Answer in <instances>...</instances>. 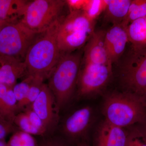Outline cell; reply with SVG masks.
Masks as SVG:
<instances>
[{
	"label": "cell",
	"instance_id": "obj_1",
	"mask_svg": "<svg viewBox=\"0 0 146 146\" xmlns=\"http://www.w3.org/2000/svg\"><path fill=\"white\" fill-rule=\"evenodd\" d=\"M63 17L46 30L36 35L24 61L27 74L48 78L57 64L62 54L58 44L57 35Z\"/></svg>",
	"mask_w": 146,
	"mask_h": 146
},
{
	"label": "cell",
	"instance_id": "obj_2",
	"mask_svg": "<svg viewBox=\"0 0 146 146\" xmlns=\"http://www.w3.org/2000/svg\"><path fill=\"white\" fill-rule=\"evenodd\" d=\"M105 120L124 128L146 121V101L137 94L125 91L114 92L106 97L102 107Z\"/></svg>",
	"mask_w": 146,
	"mask_h": 146
},
{
	"label": "cell",
	"instance_id": "obj_3",
	"mask_svg": "<svg viewBox=\"0 0 146 146\" xmlns=\"http://www.w3.org/2000/svg\"><path fill=\"white\" fill-rule=\"evenodd\" d=\"M81 63L80 52L62 54L48 77V85L53 94L59 112L74 96Z\"/></svg>",
	"mask_w": 146,
	"mask_h": 146
},
{
	"label": "cell",
	"instance_id": "obj_4",
	"mask_svg": "<svg viewBox=\"0 0 146 146\" xmlns=\"http://www.w3.org/2000/svg\"><path fill=\"white\" fill-rule=\"evenodd\" d=\"M95 21L87 18L82 10L70 11L63 16L57 35L62 54L74 52L83 46L95 32Z\"/></svg>",
	"mask_w": 146,
	"mask_h": 146
},
{
	"label": "cell",
	"instance_id": "obj_5",
	"mask_svg": "<svg viewBox=\"0 0 146 146\" xmlns=\"http://www.w3.org/2000/svg\"><path fill=\"white\" fill-rule=\"evenodd\" d=\"M65 5L63 0L29 1L21 22L35 33H41L62 17Z\"/></svg>",
	"mask_w": 146,
	"mask_h": 146
},
{
	"label": "cell",
	"instance_id": "obj_6",
	"mask_svg": "<svg viewBox=\"0 0 146 146\" xmlns=\"http://www.w3.org/2000/svg\"><path fill=\"white\" fill-rule=\"evenodd\" d=\"M37 34L21 21L7 23L0 33V56L24 62L28 50Z\"/></svg>",
	"mask_w": 146,
	"mask_h": 146
},
{
	"label": "cell",
	"instance_id": "obj_7",
	"mask_svg": "<svg viewBox=\"0 0 146 146\" xmlns=\"http://www.w3.org/2000/svg\"><path fill=\"white\" fill-rule=\"evenodd\" d=\"M121 74L126 91L143 96L146 91V48H132L122 66Z\"/></svg>",
	"mask_w": 146,
	"mask_h": 146
},
{
	"label": "cell",
	"instance_id": "obj_8",
	"mask_svg": "<svg viewBox=\"0 0 146 146\" xmlns=\"http://www.w3.org/2000/svg\"><path fill=\"white\" fill-rule=\"evenodd\" d=\"M112 75V68L107 65L83 63L78 80V96L87 98L98 94L107 85Z\"/></svg>",
	"mask_w": 146,
	"mask_h": 146
},
{
	"label": "cell",
	"instance_id": "obj_9",
	"mask_svg": "<svg viewBox=\"0 0 146 146\" xmlns=\"http://www.w3.org/2000/svg\"><path fill=\"white\" fill-rule=\"evenodd\" d=\"M30 106L43 121L47 132L57 125L59 112L53 94L47 84L44 83L37 98Z\"/></svg>",
	"mask_w": 146,
	"mask_h": 146
},
{
	"label": "cell",
	"instance_id": "obj_10",
	"mask_svg": "<svg viewBox=\"0 0 146 146\" xmlns=\"http://www.w3.org/2000/svg\"><path fill=\"white\" fill-rule=\"evenodd\" d=\"M93 110L89 106L81 108L66 118L62 125V131L68 138L77 139L86 134L93 122Z\"/></svg>",
	"mask_w": 146,
	"mask_h": 146
},
{
	"label": "cell",
	"instance_id": "obj_11",
	"mask_svg": "<svg viewBox=\"0 0 146 146\" xmlns=\"http://www.w3.org/2000/svg\"><path fill=\"white\" fill-rule=\"evenodd\" d=\"M106 32L103 30L94 32L85 46L83 63L101 64L112 68L105 41Z\"/></svg>",
	"mask_w": 146,
	"mask_h": 146
},
{
	"label": "cell",
	"instance_id": "obj_12",
	"mask_svg": "<svg viewBox=\"0 0 146 146\" xmlns=\"http://www.w3.org/2000/svg\"><path fill=\"white\" fill-rule=\"evenodd\" d=\"M106 46L112 63L121 57L129 42L127 27L121 24L113 25L106 31Z\"/></svg>",
	"mask_w": 146,
	"mask_h": 146
},
{
	"label": "cell",
	"instance_id": "obj_13",
	"mask_svg": "<svg viewBox=\"0 0 146 146\" xmlns=\"http://www.w3.org/2000/svg\"><path fill=\"white\" fill-rule=\"evenodd\" d=\"M129 132L104 120L97 131L95 146H127Z\"/></svg>",
	"mask_w": 146,
	"mask_h": 146
},
{
	"label": "cell",
	"instance_id": "obj_14",
	"mask_svg": "<svg viewBox=\"0 0 146 146\" xmlns=\"http://www.w3.org/2000/svg\"><path fill=\"white\" fill-rule=\"evenodd\" d=\"M27 75L24 62L10 56H0V84L13 87L18 79Z\"/></svg>",
	"mask_w": 146,
	"mask_h": 146
},
{
	"label": "cell",
	"instance_id": "obj_15",
	"mask_svg": "<svg viewBox=\"0 0 146 146\" xmlns=\"http://www.w3.org/2000/svg\"><path fill=\"white\" fill-rule=\"evenodd\" d=\"M29 1L0 0V21L8 23L21 21Z\"/></svg>",
	"mask_w": 146,
	"mask_h": 146
},
{
	"label": "cell",
	"instance_id": "obj_16",
	"mask_svg": "<svg viewBox=\"0 0 146 146\" xmlns=\"http://www.w3.org/2000/svg\"><path fill=\"white\" fill-rule=\"evenodd\" d=\"M131 0H107L104 18L113 25L121 24L125 19Z\"/></svg>",
	"mask_w": 146,
	"mask_h": 146
},
{
	"label": "cell",
	"instance_id": "obj_17",
	"mask_svg": "<svg viewBox=\"0 0 146 146\" xmlns=\"http://www.w3.org/2000/svg\"><path fill=\"white\" fill-rule=\"evenodd\" d=\"M127 31L132 48H146V23L144 18L131 23L127 27Z\"/></svg>",
	"mask_w": 146,
	"mask_h": 146
},
{
	"label": "cell",
	"instance_id": "obj_18",
	"mask_svg": "<svg viewBox=\"0 0 146 146\" xmlns=\"http://www.w3.org/2000/svg\"><path fill=\"white\" fill-rule=\"evenodd\" d=\"M45 78L40 76L34 75V78L25 98L17 104L18 113L22 109L31 105L37 98L44 84Z\"/></svg>",
	"mask_w": 146,
	"mask_h": 146
},
{
	"label": "cell",
	"instance_id": "obj_19",
	"mask_svg": "<svg viewBox=\"0 0 146 146\" xmlns=\"http://www.w3.org/2000/svg\"><path fill=\"white\" fill-rule=\"evenodd\" d=\"M145 17L146 0H131L126 17L121 24L127 27L133 21Z\"/></svg>",
	"mask_w": 146,
	"mask_h": 146
},
{
	"label": "cell",
	"instance_id": "obj_20",
	"mask_svg": "<svg viewBox=\"0 0 146 146\" xmlns=\"http://www.w3.org/2000/svg\"><path fill=\"white\" fill-rule=\"evenodd\" d=\"M107 5V0H86L82 10L91 21L96 19L103 12Z\"/></svg>",
	"mask_w": 146,
	"mask_h": 146
},
{
	"label": "cell",
	"instance_id": "obj_21",
	"mask_svg": "<svg viewBox=\"0 0 146 146\" xmlns=\"http://www.w3.org/2000/svg\"><path fill=\"white\" fill-rule=\"evenodd\" d=\"M13 123L21 131L33 135H43L44 133L32 124L24 112H18L13 119Z\"/></svg>",
	"mask_w": 146,
	"mask_h": 146
},
{
	"label": "cell",
	"instance_id": "obj_22",
	"mask_svg": "<svg viewBox=\"0 0 146 146\" xmlns=\"http://www.w3.org/2000/svg\"><path fill=\"white\" fill-rule=\"evenodd\" d=\"M7 144L9 146H37L33 135L21 130L14 132Z\"/></svg>",
	"mask_w": 146,
	"mask_h": 146
},
{
	"label": "cell",
	"instance_id": "obj_23",
	"mask_svg": "<svg viewBox=\"0 0 146 146\" xmlns=\"http://www.w3.org/2000/svg\"><path fill=\"white\" fill-rule=\"evenodd\" d=\"M34 78V75L27 74L19 83H16L13 87L17 104L23 100L28 94L30 86Z\"/></svg>",
	"mask_w": 146,
	"mask_h": 146
},
{
	"label": "cell",
	"instance_id": "obj_24",
	"mask_svg": "<svg viewBox=\"0 0 146 146\" xmlns=\"http://www.w3.org/2000/svg\"><path fill=\"white\" fill-rule=\"evenodd\" d=\"M23 112L26 114L32 124L35 127L41 131L44 134L46 133V128L43 121L32 108L31 106H29L25 108Z\"/></svg>",
	"mask_w": 146,
	"mask_h": 146
},
{
	"label": "cell",
	"instance_id": "obj_25",
	"mask_svg": "<svg viewBox=\"0 0 146 146\" xmlns=\"http://www.w3.org/2000/svg\"><path fill=\"white\" fill-rule=\"evenodd\" d=\"M127 146H146V141L141 128L135 129L129 132Z\"/></svg>",
	"mask_w": 146,
	"mask_h": 146
},
{
	"label": "cell",
	"instance_id": "obj_26",
	"mask_svg": "<svg viewBox=\"0 0 146 146\" xmlns=\"http://www.w3.org/2000/svg\"><path fill=\"white\" fill-rule=\"evenodd\" d=\"M18 128L4 118L0 117V141L4 140L8 134L18 131Z\"/></svg>",
	"mask_w": 146,
	"mask_h": 146
},
{
	"label": "cell",
	"instance_id": "obj_27",
	"mask_svg": "<svg viewBox=\"0 0 146 146\" xmlns=\"http://www.w3.org/2000/svg\"><path fill=\"white\" fill-rule=\"evenodd\" d=\"M86 0H67L66 5L70 9V11L81 10Z\"/></svg>",
	"mask_w": 146,
	"mask_h": 146
},
{
	"label": "cell",
	"instance_id": "obj_28",
	"mask_svg": "<svg viewBox=\"0 0 146 146\" xmlns=\"http://www.w3.org/2000/svg\"><path fill=\"white\" fill-rule=\"evenodd\" d=\"M40 146H66L65 143L58 138H48L43 141Z\"/></svg>",
	"mask_w": 146,
	"mask_h": 146
},
{
	"label": "cell",
	"instance_id": "obj_29",
	"mask_svg": "<svg viewBox=\"0 0 146 146\" xmlns=\"http://www.w3.org/2000/svg\"><path fill=\"white\" fill-rule=\"evenodd\" d=\"M143 126L141 128V130H142V132H143V134L144 136L145 140L146 141V121L144 123L142 124Z\"/></svg>",
	"mask_w": 146,
	"mask_h": 146
},
{
	"label": "cell",
	"instance_id": "obj_30",
	"mask_svg": "<svg viewBox=\"0 0 146 146\" xmlns=\"http://www.w3.org/2000/svg\"><path fill=\"white\" fill-rule=\"evenodd\" d=\"M7 23H9L5 22V21H0V33L1 31L3 28L5 26Z\"/></svg>",
	"mask_w": 146,
	"mask_h": 146
},
{
	"label": "cell",
	"instance_id": "obj_31",
	"mask_svg": "<svg viewBox=\"0 0 146 146\" xmlns=\"http://www.w3.org/2000/svg\"><path fill=\"white\" fill-rule=\"evenodd\" d=\"M0 146H9L8 144L5 143L4 140H2L0 141Z\"/></svg>",
	"mask_w": 146,
	"mask_h": 146
},
{
	"label": "cell",
	"instance_id": "obj_32",
	"mask_svg": "<svg viewBox=\"0 0 146 146\" xmlns=\"http://www.w3.org/2000/svg\"><path fill=\"white\" fill-rule=\"evenodd\" d=\"M78 146H90L89 145H87V144H85V143H82L80 144L79 145H78Z\"/></svg>",
	"mask_w": 146,
	"mask_h": 146
},
{
	"label": "cell",
	"instance_id": "obj_33",
	"mask_svg": "<svg viewBox=\"0 0 146 146\" xmlns=\"http://www.w3.org/2000/svg\"><path fill=\"white\" fill-rule=\"evenodd\" d=\"M144 98H145V100L146 101V91H145V94H144L143 95V96Z\"/></svg>",
	"mask_w": 146,
	"mask_h": 146
},
{
	"label": "cell",
	"instance_id": "obj_34",
	"mask_svg": "<svg viewBox=\"0 0 146 146\" xmlns=\"http://www.w3.org/2000/svg\"><path fill=\"white\" fill-rule=\"evenodd\" d=\"M0 117H2V118H3V117H2V116H1V114H0Z\"/></svg>",
	"mask_w": 146,
	"mask_h": 146
},
{
	"label": "cell",
	"instance_id": "obj_35",
	"mask_svg": "<svg viewBox=\"0 0 146 146\" xmlns=\"http://www.w3.org/2000/svg\"><path fill=\"white\" fill-rule=\"evenodd\" d=\"M145 18V22L146 23V17H145V18Z\"/></svg>",
	"mask_w": 146,
	"mask_h": 146
}]
</instances>
